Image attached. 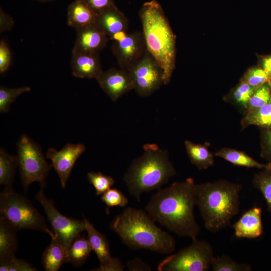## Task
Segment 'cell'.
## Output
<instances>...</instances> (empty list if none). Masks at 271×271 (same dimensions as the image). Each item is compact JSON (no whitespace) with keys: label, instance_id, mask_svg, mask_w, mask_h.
<instances>
[{"label":"cell","instance_id":"6da1fadb","mask_svg":"<svg viewBox=\"0 0 271 271\" xmlns=\"http://www.w3.org/2000/svg\"><path fill=\"white\" fill-rule=\"evenodd\" d=\"M196 185L193 178H188L159 189L147 204L146 212L155 222L178 236L197 238L201 229L194 212Z\"/></svg>","mask_w":271,"mask_h":271},{"label":"cell","instance_id":"7a4b0ae2","mask_svg":"<svg viewBox=\"0 0 271 271\" xmlns=\"http://www.w3.org/2000/svg\"><path fill=\"white\" fill-rule=\"evenodd\" d=\"M111 229L130 249H147L167 254L174 252L176 242L158 227L146 211L128 207L114 218Z\"/></svg>","mask_w":271,"mask_h":271},{"label":"cell","instance_id":"3957f363","mask_svg":"<svg viewBox=\"0 0 271 271\" xmlns=\"http://www.w3.org/2000/svg\"><path fill=\"white\" fill-rule=\"evenodd\" d=\"M242 186L226 180L196 185V206L206 229L217 233L231 224L240 211Z\"/></svg>","mask_w":271,"mask_h":271},{"label":"cell","instance_id":"277c9868","mask_svg":"<svg viewBox=\"0 0 271 271\" xmlns=\"http://www.w3.org/2000/svg\"><path fill=\"white\" fill-rule=\"evenodd\" d=\"M139 14L147 51L161 67L167 85L175 68L176 36L157 1L144 3Z\"/></svg>","mask_w":271,"mask_h":271},{"label":"cell","instance_id":"5b68a950","mask_svg":"<svg viewBox=\"0 0 271 271\" xmlns=\"http://www.w3.org/2000/svg\"><path fill=\"white\" fill-rule=\"evenodd\" d=\"M143 150L123 177L129 194L138 202L143 193L159 190L177 174L166 150L150 143L143 146Z\"/></svg>","mask_w":271,"mask_h":271},{"label":"cell","instance_id":"8992f818","mask_svg":"<svg viewBox=\"0 0 271 271\" xmlns=\"http://www.w3.org/2000/svg\"><path fill=\"white\" fill-rule=\"evenodd\" d=\"M0 214L17 231L30 229L47 233L51 239L56 236L31 202L13 189L0 193Z\"/></svg>","mask_w":271,"mask_h":271},{"label":"cell","instance_id":"52a82bcc","mask_svg":"<svg viewBox=\"0 0 271 271\" xmlns=\"http://www.w3.org/2000/svg\"><path fill=\"white\" fill-rule=\"evenodd\" d=\"M17 157L23 187L25 192L34 182L46 185V178L53 166L47 162L41 147L26 135L18 141Z\"/></svg>","mask_w":271,"mask_h":271},{"label":"cell","instance_id":"ba28073f","mask_svg":"<svg viewBox=\"0 0 271 271\" xmlns=\"http://www.w3.org/2000/svg\"><path fill=\"white\" fill-rule=\"evenodd\" d=\"M191 244L176 253L168 256L158 265V271H208L214 256L210 243L192 239Z\"/></svg>","mask_w":271,"mask_h":271},{"label":"cell","instance_id":"9c48e42d","mask_svg":"<svg viewBox=\"0 0 271 271\" xmlns=\"http://www.w3.org/2000/svg\"><path fill=\"white\" fill-rule=\"evenodd\" d=\"M43 188L41 187L35 199L44 208L54 233L67 252L73 241L85 230V220L69 218L61 214L56 208L54 201L46 197Z\"/></svg>","mask_w":271,"mask_h":271},{"label":"cell","instance_id":"30bf717a","mask_svg":"<svg viewBox=\"0 0 271 271\" xmlns=\"http://www.w3.org/2000/svg\"><path fill=\"white\" fill-rule=\"evenodd\" d=\"M128 71L133 89L141 97L150 96L164 84L163 70L147 51Z\"/></svg>","mask_w":271,"mask_h":271},{"label":"cell","instance_id":"8fae6325","mask_svg":"<svg viewBox=\"0 0 271 271\" xmlns=\"http://www.w3.org/2000/svg\"><path fill=\"white\" fill-rule=\"evenodd\" d=\"M113 40V53L119 67L125 70L131 68L147 51L142 32L121 33Z\"/></svg>","mask_w":271,"mask_h":271},{"label":"cell","instance_id":"7c38bea8","mask_svg":"<svg viewBox=\"0 0 271 271\" xmlns=\"http://www.w3.org/2000/svg\"><path fill=\"white\" fill-rule=\"evenodd\" d=\"M85 149V146L82 144L68 143L58 151L53 148L47 150L46 158L51 161L63 188L66 186L76 161Z\"/></svg>","mask_w":271,"mask_h":271},{"label":"cell","instance_id":"4fadbf2b","mask_svg":"<svg viewBox=\"0 0 271 271\" xmlns=\"http://www.w3.org/2000/svg\"><path fill=\"white\" fill-rule=\"evenodd\" d=\"M85 230L92 250L99 261L100 266L94 269L97 271H122L124 266L117 258L112 257L109 242L105 235L98 231L84 217Z\"/></svg>","mask_w":271,"mask_h":271},{"label":"cell","instance_id":"5bb4252c","mask_svg":"<svg viewBox=\"0 0 271 271\" xmlns=\"http://www.w3.org/2000/svg\"><path fill=\"white\" fill-rule=\"evenodd\" d=\"M101 88L113 101L133 89L129 72L113 68L102 71L96 79Z\"/></svg>","mask_w":271,"mask_h":271},{"label":"cell","instance_id":"9a60e30c","mask_svg":"<svg viewBox=\"0 0 271 271\" xmlns=\"http://www.w3.org/2000/svg\"><path fill=\"white\" fill-rule=\"evenodd\" d=\"M95 26L113 40L118 35L126 33L128 20L116 5L97 13Z\"/></svg>","mask_w":271,"mask_h":271},{"label":"cell","instance_id":"2e32d148","mask_svg":"<svg viewBox=\"0 0 271 271\" xmlns=\"http://www.w3.org/2000/svg\"><path fill=\"white\" fill-rule=\"evenodd\" d=\"M76 31L77 36L72 52L98 53L106 46L109 38L94 24Z\"/></svg>","mask_w":271,"mask_h":271},{"label":"cell","instance_id":"e0dca14e","mask_svg":"<svg viewBox=\"0 0 271 271\" xmlns=\"http://www.w3.org/2000/svg\"><path fill=\"white\" fill-rule=\"evenodd\" d=\"M262 208L254 207L244 212L232 226L235 236L239 238L254 239L263 233Z\"/></svg>","mask_w":271,"mask_h":271},{"label":"cell","instance_id":"ac0fdd59","mask_svg":"<svg viewBox=\"0 0 271 271\" xmlns=\"http://www.w3.org/2000/svg\"><path fill=\"white\" fill-rule=\"evenodd\" d=\"M72 75L80 78L96 79L103 71L98 53L72 52Z\"/></svg>","mask_w":271,"mask_h":271},{"label":"cell","instance_id":"d6986e66","mask_svg":"<svg viewBox=\"0 0 271 271\" xmlns=\"http://www.w3.org/2000/svg\"><path fill=\"white\" fill-rule=\"evenodd\" d=\"M97 13L86 0H74L67 9V24L76 30L94 25Z\"/></svg>","mask_w":271,"mask_h":271},{"label":"cell","instance_id":"ffe728a7","mask_svg":"<svg viewBox=\"0 0 271 271\" xmlns=\"http://www.w3.org/2000/svg\"><path fill=\"white\" fill-rule=\"evenodd\" d=\"M17 231L3 217H0V262L15 257L18 247Z\"/></svg>","mask_w":271,"mask_h":271},{"label":"cell","instance_id":"44dd1931","mask_svg":"<svg viewBox=\"0 0 271 271\" xmlns=\"http://www.w3.org/2000/svg\"><path fill=\"white\" fill-rule=\"evenodd\" d=\"M66 256L65 248L56 236L44 251L42 263L46 271H57L66 262Z\"/></svg>","mask_w":271,"mask_h":271},{"label":"cell","instance_id":"7402d4cb","mask_svg":"<svg viewBox=\"0 0 271 271\" xmlns=\"http://www.w3.org/2000/svg\"><path fill=\"white\" fill-rule=\"evenodd\" d=\"M209 144H195L190 141L185 142L188 156L198 170H206L213 165L214 156L208 149Z\"/></svg>","mask_w":271,"mask_h":271},{"label":"cell","instance_id":"603a6c76","mask_svg":"<svg viewBox=\"0 0 271 271\" xmlns=\"http://www.w3.org/2000/svg\"><path fill=\"white\" fill-rule=\"evenodd\" d=\"M214 155L236 166L261 169L271 166V162L267 164L260 163L245 152L234 149L223 148L216 152Z\"/></svg>","mask_w":271,"mask_h":271},{"label":"cell","instance_id":"cb8c5ba5","mask_svg":"<svg viewBox=\"0 0 271 271\" xmlns=\"http://www.w3.org/2000/svg\"><path fill=\"white\" fill-rule=\"evenodd\" d=\"M92 250L88 238L79 235L68 248L66 262L75 267L80 266L85 263Z\"/></svg>","mask_w":271,"mask_h":271},{"label":"cell","instance_id":"d4e9b609","mask_svg":"<svg viewBox=\"0 0 271 271\" xmlns=\"http://www.w3.org/2000/svg\"><path fill=\"white\" fill-rule=\"evenodd\" d=\"M17 156L9 154L4 148L0 149V184L6 190H12V183L17 167Z\"/></svg>","mask_w":271,"mask_h":271},{"label":"cell","instance_id":"484cf974","mask_svg":"<svg viewBox=\"0 0 271 271\" xmlns=\"http://www.w3.org/2000/svg\"><path fill=\"white\" fill-rule=\"evenodd\" d=\"M250 125L262 128L271 127V100L259 109L244 115L241 121L242 129Z\"/></svg>","mask_w":271,"mask_h":271},{"label":"cell","instance_id":"4316f807","mask_svg":"<svg viewBox=\"0 0 271 271\" xmlns=\"http://www.w3.org/2000/svg\"><path fill=\"white\" fill-rule=\"evenodd\" d=\"M252 183L263 195L267 204V210L271 213V166L255 173Z\"/></svg>","mask_w":271,"mask_h":271},{"label":"cell","instance_id":"83f0119b","mask_svg":"<svg viewBox=\"0 0 271 271\" xmlns=\"http://www.w3.org/2000/svg\"><path fill=\"white\" fill-rule=\"evenodd\" d=\"M270 100L271 82H268L255 90L249 100L245 115L259 109Z\"/></svg>","mask_w":271,"mask_h":271},{"label":"cell","instance_id":"f1b7e54d","mask_svg":"<svg viewBox=\"0 0 271 271\" xmlns=\"http://www.w3.org/2000/svg\"><path fill=\"white\" fill-rule=\"evenodd\" d=\"M213 271H251L250 265L238 263L230 257L223 255L217 257H214L211 262Z\"/></svg>","mask_w":271,"mask_h":271},{"label":"cell","instance_id":"f546056e","mask_svg":"<svg viewBox=\"0 0 271 271\" xmlns=\"http://www.w3.org/2000/svg\"><path fill=\"white\" fill-rule=\"evenodd\" d=\"M31 88L29 86H23L15 88H8L1 86L0 87V112H7L12 103L14 102L17 97L21 94L29 92Z\"/></svg>","mask_w":271,"mask_h":271},{"label":"cell","instance_id":"4dcf8cb0","mask_svg":"<svg viewBox=\"0 0 271 271\" xmlns=\"http://www.w3.org/2000/svg\"><path fill=\"white\" fill-rule=\"evenodd\" d=\"M87 179L94 187L96 195H102L111 188L115 181L111 176L103 174L101 172H90L87 173Z\"/></svg>","mask_w":271,"mask_h":271},{"label":"cell","instance_id":"1f68e13d","mask_svg":"<svg viewBox=\"0 0 271 271\" xmlns=\"http://www.w3.org/2000/svg\"><path fill=\"white\" fill-rule=\"evenodd\" d=\"M255 89L256 88L252 87L245 81L241 79L240 82L233 91L232 95L233 101L237 105L244 109L245 112L249 100Z\"/></svg>","mask_w":271,"mask_h":271},{"label":"cell","instance_id":"d6a6232c","mask_svg":"<svg viewBox=\"0 0 271 271\" xmlns=\"http://www.w3.org/2000/svg\"><path fill=\"white\" fill-rule=\"evenodd\" d=\"M241 79L256 89L267 82H271L268 73L259 66L250 68Z\"/></svg>","mask_w":271,"mask_h":271},{"label":"cell","instance_id":"836d02e7","mask_svg":"<svg viewBox=\"0 0 271 271\" xmlns=\"http://www.w3.org/2000/svg\"><path fill=\"white\" fill-rule=\"evenodd\" d=\"M102 201L107 206L106 212L109 213V207L118 206L125 207L128 203L126 196L116 188H110L104 192L101 196Z\"/></svg>","mask_w":271,"mask_h":271},{"label":"cell","instance_id":"e575fe53","mask_svg":"<svg viewBox=\"0 0 271 271\" xmlns=\"http://www.w3.org/2000/svg\"><path fill=\"white\" fill-rule=\"evenodd\" d=\"M1 271H36V268L27 261L15 257L0 262Z\"/></svg>","mask_w":271,"mask_h":271},{"label":"cell","instance_id":"d590c367","mask_svg":"<svg viewBox=\"0 0 271 271\" xmlns=\"http://www.w3.org/2000/svg\"><path fill=\"white\" fill-rule=\"evenodd\" d=\"M260 144L261 156L271 162V127L261 128Z\"/></svg>","mask_w":271,"mask_h":271},{"label":"cell","instance_id":"8d00e7d4","mask_svg":"<svg viewBox=\"0 0 271 271\" xmlns=\"http://www.w3.org/2000/svg\"><path fill=\"white\" fill-rule=\"evenodd\" d=\"M11 62V53L7 43L0 41V73H3L9 68Z\"/></svg>","mask_w":271,"mask_h":271},{"label":"cell","instance_id":"74e56055","mask_svg":"<svg viewBox=\"0 0 271 271\" xmlns=\"http://www.w3.org/2000/svg\"><path fill=\"white\" fill-rule=\"evenodd\" d=\"M89 6L98 13L110 7L116 5L113 0H86Z\"/></svg>","mask_w":271,"mask_h":271},{"label":"cell","instance_id":"f35d334b","mask_svg":"<svg viewBox=\"0 0 271 271\" xmlns=\"http://www.w3.org/2000/svg\"><path fill=\"white\" fill-rule=\"evenodd\" d=\"M14 25L13 18L4 12L1 8L0 10V30L1 32L10 30Z\"/></svg>","mask_w":271,"mask_h":271},{"label":"cell","instance_id":"ab89813d","mask_svg":"<svg viewBox=\"0 0 271 271\" xmlns=\"http://www.w3.org/2000/svg\"><path fill=\"white\" fill-rule=\"evenodd\" d=\"M127 266L129 270H151V268L139 258L130 260Z\"/></svg>","mask_w":271,"mask_h":271},{"label":"cell","instance_id":"60d3db41","mask_svg":"<svg viewBox=\"0 0 271 271\" xmlns=\"http://www.w3.org/2000/svg\"><path fill=\"white\" fill-rule=\"evenodd\" d=\"M259 59V66L268 73L271 79V54L260 56Z\"/></svg>","mask_w":271,"mask_h":271},{"label":"cell","instance_id":"b9f144b4","mask_svg":"<svg viewBox=\"0 0 271 271\" xmlns=\"http://www.w3.org/2000/svg\"><path fill=\"white\" fill-rule=\"evenodd\" d=\"M37 1H41V2H47V1H53V0H37Z\"/></svg>","mask_w":271,"mask_h":271}]
</instances>
